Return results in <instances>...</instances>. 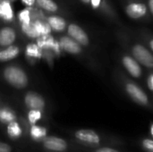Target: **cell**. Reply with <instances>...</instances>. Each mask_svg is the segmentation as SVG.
Returning <instances> with one entry per match:
<instances>
[{"label":"cell","mask_w":153,"mask_h":152,"mask_svg":"<svg viewBox=\"0 0 153 152\" xmlns=\"http://www.w3.org/2000/svg\"><path fill=\"white\" fill-rule=\"evenodd\" d=\"M116 38L120 46L146 70H153V54L139 36L126 28L116 30Z\"/></svg>","instance_id":"6da1fadb"},{"label":"cell","mask_w":153,"mask_h":152,"mask_svg":"<svg viewBox=\"0 0 153 152\" xmlns=\"http://www.w3.org/2000/svg\"><path fill=\"white\" fill-rule=\"evenodd\" d=\"M113 78L115 82L119 85L126 95H127L134 102L146 108L152 106L151 98L144 89L132 77H130L123 69L118 67L115 68Z\"/></svg>","instance_id":"7a4b0ae2"},{"label":"cell","mask_w":153,"mask_h":152,"mask_svg":"<svg viewBox=\"0 0 153 152\" xmlns=\"http://www.w3.org/2000/svg\"><path fill=\"white\" fill-rule=\"evenodd\" d=\"M123 10L126 15L135 22H151V15L146 0H124Z\"/></svg>","instance_id":"3957f363"},{"label":"cell","mask_w":153,"mask_h":152,"mask_svg":"<svg viewBox=\"0 0 153 152\" xmlns=\"http://www.w3.org/2000/svg\"><path fill=\"white\" fill-rule=\"evenodd\" d=\"M2 76L12 88L21 90L29 85V76L25 70L17 65H8L4 67Z\"/></svg>","instance_id":"277c9868"},{"label":"cell","mask_w":153,"mask_h":152,"mask_svg":"<svg viewBox=\"0 0 153 152\" xmlns=\"http://www.w3.org/2000/svg\"><path fill=\"white\" fill-rule=\"evenodd\" d=\"M79 1L83 4L89 6L94 12L101 14L109 22L118 24L120 26L122 25L119 14L110 0H79Z\"/></svg>","instance_id":"5b68a950"},{"label":"cell","mask_w":153,"mask_h":152,"mask_svg":"<svg viewBox=\"0 0 153 152\" xmlns=\"http://www.w3.org/2000/svg\"><path fill=\"white\" fill-rule=\"evenodd\" d=\"M119 62L124 69V71L133 79L143 81L144 78V70L141 64L135 60L130 54L126 51H123L119 54Z\"/></svg>","instance_id":"8992f818"},{"label":"cell","mask_w":153,"mask_h":152,"mask_svg":"<svg viewBox=\"0 0 153 152\" xmlns=\"http://www.w3.org/2000/svg\"><path fill=\"white\" fill-rule=\"evenodd\" d=\"M40 145L45 152H69L71 150V145L65 139L55 135H48Z\"/></svg>","instance_id":"52a82bcc"},{"label":"cell","mask_w":153,"mask_h":152,"mask_svg":"<svg viewBox=\"0 0 153 152\" xmlns=\"http://www.w3.org/2000/svg\"><path fill=\"white\" fill-rule=\"evenodd\" d=\"M66 34L85 48H90L92 46L89 34L81 25L75 22L68 23L66 28Z\"/></svg>","instance_id":"ba28073f"},{"label":"cell","mask_w":153,"mask_h":152,"mask_svg":"<svg viewBox=\"0 0 153 152\" xmlns=\"http://www.w3.org/2000/svg\"><path fill=\"white\" fill-rule=\"evenodd\" d=\"M58 44L60 49L69 55L75 56H86V48L77 43L71 37L66 35H62L58 38Z\"/></svg>","instance_id":"9c48e42d"},{"label":"cell","mask_w":153,"mask_h":152,"mask_svg":"<svg viewBox=\"0 0 153 152\" xmlns=\"http://www.w3.org/2000/svg\"><path fill=\"white\" fill-rule=\"evenodd\" d=\"M72 135L77 142L86 146H98L101 141L99 133L91 129L76 130L73 132Z\"/></svg>","instance_id":"30bf717a"},{"label":"cell","mask_w":153,"mask_h":152,"mask_svg":"<svg viewBox=\"0 0 153 152\" xmlns=\"http://www.w3.org/2000/svg\"><path fill=\"white\" fill-rule=\"evenodd\" d=\"M22 102L24 107L28 109H39L45 111L47 108V101L45 98L39 92L29 90L27 91L23 98Z\"/></svg>","instance_id":"8fae6325"},{"label":"cell","mask_w":153,"mask_h":152,"mask_svg":"<svg viewBox=\"0 0 153 152\" xmlns=\"http://www.w3.org/2000/svg\"><path fill=\"white\" fill-rule=\"evenodd\" d=\"M17 31L10 25L0 28V47H6L13 45L17 40Z\"/></svg>","instance_id":"7c38bea8"},{"label":"cell","mask_w":153,"mask_h":152,"mask_svg":"<svg viewBox=\"0 0 153 152\" xmlns=\"http://www.w3.org/2000/svg\"><path fill=\"white\" fill-rule=\"evenodd\" d=\"M12 3L10 0H0V21L6 24L13 23L16 20Z\"/></svg>","instance_id":"4fadbf2b"},{"label":"cell","mask_w":153,"mask_h":152,"mask_svg":"<svg viewBox=\"0 0 153 152\" xmlns=\"http://www.w3.org/2000/svg\"><path fill=\"white\" fill-rule=\"evenodd\" d=\"M45 19L50 26L52 31L56 33H63L66 31L68 22L66 21V19H65V17H62L56 13H51L50 15H48Z\"/></svg>","instance_id":"5bb4252c"},{"label":"cell","mask_w":153,"mask_h":152,"mask_svg":"<svg viewBox=\"0 0 153 152\" xmlns=\"http://www.w3.org/2000/svg\"><path fill=\"white\" fill-rule=\"evenodd\" d=\"M26 131L30 139L39 143H40L48 135V129L46 126L39 124L29 125Z\"/></svg>","instance_id":"9a60e30c"},{"label":"cell","mask_w":153,"mask_h":152,"mask_svg":"<svg viewBox=\"0 0 153 152\" xmlns=\"http://www.w3.org/2000/svg\"><path fill=\"white\" fill-rule=\"evenodd\" d=\"M5 133L9 139L12 141H19L22 138V136L25 133L24 126L22 125V123L19 120L13 121L5 125Z\"/></svg>","instance_id":"2e32d148"},{"label":"cell","mask_w":153,"mask_h":152,"mask_svg":"<svg viewBox=\"0 0 153 152\" xmlns=\"http://www.w3.org/2000/svg\"><path fill=\"white\" fill-rule=\"evenodd\" d=\"M22 48L18 45H12L6 47H1L0 49V62H9L20 56Z\"/></svg>","instance_id":"e0dca14e"},{"label":"cell","mask_w":153,"mask_h":152,"mask_svg":"<svg viewBox=\"0 0 153 152\" xmlns=\"http://www.w3.org/2000/svg\"><path fill=\"white\" fill-rule=\"evenodd\" d=\"M17 113L8 106H1L0 108V124L6 125L7 124L19 120Z\"/></svg>","instance_id":"ac0fdd59"},{"label":"cell","mask_w":153,"mask_h":152,"mask_svg":"<svg viewBox=\"0 0 153 152\" xmlns=\"http://www.w3.org/2000/svg\"><path fill=\"white\" fill-rule=\"evenodd\" d=\"M43 50L39 47L37 42H30L25 47L24 53L28 59L30 60H39L42 57Z\"/></svg>","instance_id":"d6986e66"},{"label":"cell","mask_w":153,"mask_h":152,"mask_svg":"<svg viewBox=\"0 0 153 152\" xmlns=\"http://www.w3.org/2000/svg\"><path fill=\"white\" fill-rule=\"evenodd\" d=\"M33 23H34V26L36 28V30H37L39 38L51 35L52 30H51L50 26L47 22L46 19H43V18L33 19Z\"/></svg>","instance_id":"ffe728a7"},{"label":"cell","mask_w":153,"mask_h":152,"mask_svg":"<svg viewBox=\"0 0 153 152\" xmlns=\"http://www.w3.org/2000/svg\"><path fill=\"white\" fill-rule=\"evenodd\" d=\"M36 5L48 13H56L59 12V5L54 0H36Z\"/></svg>","instance_id":"44dd1931"},{"label":"cell","mask_w":153,"mask_h":152,"mask_svg":"<svg viewBox=\"0 0 153 152\" xmlns=\"http://www.w3.org/2000/svg\"><path fill=\"white\" fill-rule=\"evenodd\" d=\"M44 118V111L39 109H28L26 113V123L28 125L39 124Z\"/></svg>","instance_id":"7402d4cb"},{"label":"cell","mask_w":153,"mask_h":152,"mask_svg":"<svg viewBox=\"0 0 153 152\" xmlns=\"http://www.w3.org/2000/svg\"><path fill=\"white\" fill-rule=\"evenodd\" d=\"M21 26V30L23 33V35H25L28 39H31V40H37L39 36L36 30V28L34 26L33 21L30 23H25V24H20Z\"/></svg>","instance_id":"603a6c76"},{"label":"cell","mask_w":153,"mask_h":152,"mask_svg":"<svg viewBox=\"0 0 153 152\" xmlns=\"http://www.w3.org/2000/svg\"><path fill=\"white\" fill-rule=\"evenodd\" d=\"M135 33L139 36V38L146 44V46L149 47V49L153 54V33L152 31L148 30L147 29H141Z\"/></svg>","instance_id":"cb8c5ba5"},{"label":"cell","mask_w":153,"mask_h":152,"mask_svg":"<svg viewBox=\"0 0 153 152\" xmlns=\"http://www.w3.org/2000/svg\"><path fill=\"white\" fill-rule=\"evenodd\" d=\"M33 9L34 8H29L25 7L22 11L18 13L16 15V18L19 22L20 24H25V23H30L33 21Z\"/></svg>","instance_id":"d4e9b609"},{"label":"cell","mask_w":153,"mask_h":152,"mask_svg":"<svg viewBox=\"0 0 153 152\" xmlns=\"http://www.w3.org/2000/svg\"><path fill=\"white\" fill-rule=\"evenodd\" d=\"M144 82L147 89L153 95V70H147L144 73Z\"/></svg>","instance_id":"484cf974"},{"label":"cell","mask_w":153,"mask_h":152,"mask_svg":"<svg viewBox=\"0 0 153 152\" xmlns=\"http://www.w3.org/2000/svg\"><path fill=\"white\" fill-rule=\"evenodd\" d=\"M143 148L150 152H153V140L146 139L143 142Z\"/></svg>","instance_id":"4316f807"},{"label":"cell","mask_w":153,"mask_h":152,"mask_svg":"<svg viewBox=\"0 0 153 152\" xmlns=\"http://www.w3.org/2000/svg\"><path fill=\"white\" fill-rule=\"evenodd\" d=\"M0 152H13V148L8 143L0 142Z\"/></svg>","instance_id":"83f0119b"},{"label":"cell","mask_w":153,"mask_h":152,"mask_svg":"<svg viewBox=\"0 0 153 152\" xmlns=\"http://www.w3.org/2000/svg\"><path fill=\"white\" fill-rule=\"evenodd\" d=\"M21 2L25 5V7L34 8L36 5V0H21Z\"/></svg>","instance_id":"f1b7e54d"},{"label":"cell","mask_w":153,"mask_h":152,"mask_svg":"<svg viewBox=\"0 0 153 152\" xmlns=\"http://www.w3.org/2000/svg\"><path fill=\"white\" fill-rule=\"evenodd\" d=\"M95 152H119L114 149H110V148H101V149H98Z\"/></svg>","instance_id":"f546056e"},{"label":"cell","mask_w":153,"mask_h":152,"mask_svg":"<svg viewBox=\"0 0 153 152\" xmlns=\"http://www.w3.org/2000/svg\"><path fill=\"white\" fill-rule=\"evenodd\" d=\"M146 1H147V4H148L149 10H150L151 15L153 19V0H146Z\"/></svg>","instance_id":"4dcf8cb0"},{"label":"cell","mask_w":153,"mask_h":152,"mask_svg":"<svg viewBox=\"0 0 153 152\" xmlns=\"http://www.w3.org/2000/svg\"><path fill=\"white\" fill-rule=\"evenodd\" d=\"M151 134H152V136L153 137V123L152 124V125H151Z\"/></svg>","instance_id":"1f68e13d"},{"label":"cell","mask_w":153,"mask_h":152,"mask_svg":"<svg viewBox=\"0 0 153 152\" xmlns=\"http://www.w3.org/2000/svg\"><path fill=\"white\" fill-rule=\"evenodd\" d=\"M11 2H13V1H16V0H10Z\"/></svg>","instance_id":"d6a6232c"},{"label":"cell","mask_w":153,"mask_h":152,"mask_svg":"<svg viewBox=\"0 0 153 152\" xmlns=\"http://www.w3.org/2000/svg\"><path fill=\"white\" fill-rule=\"evenodd\" d=\"M0 108H1V105H0Z\"/></svg>","instance_id":"836d02e7"}]
</instances>
